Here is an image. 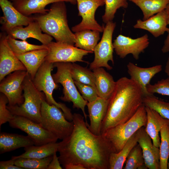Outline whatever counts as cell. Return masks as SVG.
Returning a JSON list of instances; mask_svg holds the SVG:
<instances>
[{"label": "cell", "mask_w": 169, "mask_h": 169, "mask_svg": "<svg viewBox=\"0 0 169 169\" xmlns=\"http://www.w3.org/2000/svg\"><path fill=\"white\" fill-rule=\"evenodd\" d=\"M72 121L71 134L59 142V160L63 168L80 164L85 169H109L110 154L115 152L111 142L103 135L92 133L80 114H74Z\"/></svg>", "instance_id": "1"}, {"label": "cell", "mask_w": 169, "mask_h": 169, "mask_svg": "<svg viewBox=\"0 0 169 169\" xmlns=\"http://www.w3.org/2000/svg\"><path fill=\"white\" fill-rule=\"evenodd\" d=\"M143 97L139 86L130 78L124 77L116 81L102 123L100 134L130 120L143 104Z\"/></svg>", "instance_id": "2"}, {"label": "cell", "mask_w": 169, "mask_h": 169, "mask_svg": "<svg viewBox=\"0 0 169 169\" xmlns=\"http://www.w3.org/2000/svg\"><path fill=\"white\" fill-rule=\"evenodd\" d=\"M33 17L42 31L53 37L56 42L74 45L75 39L68 25L65 2L54 3L46 13Z\"/></svg>", "instance_id": "3"}, {"label": "cell", "mask_w": 169, "mask_h": 169, "mask_svg": "<svg viewBox=\"0 0 169 169\" xmlns=\"http://www.w3.org/2000/svg\"><path fill=\"white\" fill-rule=\"evenodd\" d=\"M23 89L24 99L23 104L20 106L7 105V108L13 115L23 116L39 123L41 105L46 100L45 95L36 89L28 73L23 82Z\"/></svg>", "instance_id": "4"}, {"label": "cell", "mask_w": 169, "mask_h": 169, "mask_svg": "<svg viewBox=\"0 0 169 169\" xmlns=\"http://www.w3.org/2000/svg\"><path fill=\"white\" fill-rule=\"evenodd\" d=\"M146 107L142 104L128 120L109 129L101 135L111 142L115 152L117 153L140 128L146 126Z\"/></svg>", "instance_id": "5"}, {"label": "cell", "mask_w": 169, "mask_h": 169, "mask_svg": "<svg viewBox=\"0 0 169 169\" xmlns=\"http://www.w3.org/2000/svg\"><path fill=\"white\" fill-rule=\"evenodd\" d=\"M72 63L57 62L54 63L56 68V73L52 75L55 82L61 84L63 87V95L59 98L63 101L72 102L74 108L80 109L84 116L87 126V120L85 107L88 101L84 100L79 93L75 85L71 73Z\"/></svg>", "instance_id": "6"}, {"label": "cell", "mask_w": 169, "mask_h": 169, "mask_svg": "<svg viewBox=\"0 0 169 169\" xmlns=\"http://www.w3.org/2000/svg\"><path fill=\"white\" fill-rule=\"evenodd\" d=\"M39 124L58 139L63 140L69 136L74 128L73 121H69L61 110L46 100L42 102Z\"/></svg>", "instance_id": "7"}, {"label": "cell", "mask_w": 169, "mask_h": 169, "mask_svg": "<svg viewBox=\"0 0 169 169\" xmlns=\"http://www.w3.org/2000/svg\"><path fill=\"white\" fill-rule=\"evenodd\" d=\"M53 67V63L44 61L33 80V84L38 90L44 93L46 100L49 104L55 105L60 109L67 120L70 121H72L73 114L70 109L64 104L57 102L53 97L52 95L54 90L59 87L51 74Z\"/></svg>", "instance_id": "8"}, {"label": "cell", "mask_w": 169, "mask_h": 169, "mask_svg": "<svg viewBox=\"0 0 169 169\" xmlns=\"http://www.w3.org/2000/svg\"><path fill=\"white\" fill-rule=\"evenodd\" d=\"M116 27V23L112 21L106 23L103 31L101 40L95 47L94 52V59L90 64V68L93 70L100 67H105L108 70L112 69V67L108 63L114 61L113 52L114 49L112 42V35Z\"/></svg>", "instance_id": "9"}, {"label": "cell", "mask_w": 169, "mask_h": 169, "mask_svg": "<svg viewBox=\"0 0 169 169\" xmlns=\"http://www.w3.org/2000/svg\"><path fill=\"white\" fill-rule=\"evenodd\" d=\"M8 123L11 127L19 129L27 133L35 146L55 142L58 140L39 123L25 117L13 115Z\"/></svg>", "instance_id": "10"}, {"label": "cell", "mask_w": 169, "mask_h": 169, "mask_svg": "<svg viewBox=\"0 0 169 169\" xmlns=\"http://www.w3.org/2000/svg\"><path fill=\"white\" fill-rule=\"evenodd\" d=\"M48 53L44 61L50 63H74L77 61L88 63L83 59L84 56L93 52L83 50L74 45L52 41L47 45Z\"/></svg>", "instance_id": "11"}, {"label": "cell", "mask_w": 169, "mask_h": 169, "mask_svg": "<svg viewBox=\"0 0 169 169\" xmlns=\"http://www.w3.org/2000/svg\"><path fill=\"white\" fill-rule=\"evenodd\" d=\"M79 11L78 15L81 21L72 28L75 33L86 30L103 32L104 27L100 25L95 20V14L97 8L105 4V0H76Z\"/></svg>", "instance_id": "12"}, {"label": "cell", "mask_w": 169, "mask_h": 169, "mask_svg": "<svg viewBox=\"0 0 169 169\" xmlns=\"http://www.w3.org/2000/svg\"><path fill=\"white\" fill-rule=\"evenodd\" d=\"M27 74L26 71H15L0 81V91L7 98L8 105L20 106L24 102L23 82Z\"/></svg>", "instance_id": "13"}, {"label": "cell", "mask_w": 169, "mask_h": 169, "mask_svg": "<svg viewBox=\"0 0 169 169\" xmlns=\"http://www.w3.org/2000/svg\"><path fill=\"white\" fill-rule=\"evenodd\" d=\"M149 43L146 34L136 38L120 34L114 40L113 44L116 54L120 58H124L131 54L135 59L138 60L140 54L144 52Z\"/></svg>", "instance_id": "14"}, {"label": "cell", "mask_w": 169, "mask_h": 169, "mask_svg": "<svg viewBox=\"0 0 169 169\" xmlns=\"http://www.w3.org/2000/svg\"><path fill=\"white\" fill-rule=\"evenodd\" d=\"M7 34H0V81L9 74L17 71H26L22 63L8 45Z\"/></svg>", "instance_id": "15"}, {"label": "cell", "mask_w": 169, "mask_h": 169, "mask_svg": "<svg viewBox=\"0 0 169 169\" xmlns=\"http://www.w3.org/2000/svg\"><path fill=\"white\" fill-rule=\"evenodd\" d=\"M0 6L3 13L0 19L3 32L7 33L16 27L26 26L34 20L33 16L21 13L9 0H0Z\"/></svg>", "instance_id": "16"}, {"label": "cell", "mask_w": 169, "mask_h": 169, "mask_svg": "<svg viewBox=\"0 0 169 169\" xmlns=\"http://www.w3.org/2000/svg\"><path fill=\"white\" fill-rule=\"evenodd\" d=\"M137 133V142L141 148L147 168L160 169L159 148L153 145L151 139L145 130V127L140 128Z\"/></svg>", "instance_id": "17"}, {"label": "cell", "mask_w": 169, "mask_h": 169, "mask_svg": "<svg viewBox=\"0 0 169 169\" xmlns=\"http://www.w3.org/2000/svg\"><path fill=\"white\" fill-rule=\"evenodd\" d=\"M128 73L130 79L139 86L143 96L150 94L147 91V86L154 76L162 70L161 64L147 68L141 67L129 62L127 65Z\"/></svg>", "instance_id": "18"}, {"label": "cell", "mask_w": 169, "mask_h": 169, "mask_svg": "<svg viewBox=\"0 0 169 169\" xmlns=\"http://www.w3.org/2000/svg\"><path fill=\"white\" fill-rule=\"evenodd\" d=\"M109 100L99 97L95 100L87 103L90 121L88 127L95 135L101 134V125L107 112Z\"/></svg>", "instance_id": "19"}, {"label": "cell", "mask_w": 169, "mask_h": 169, "mask_svg": "<svg viewBox=\"0 0 169 169\" xmlns=\"http://www.w3.org/2000/svg\"><path fill=\"white\" fill-rule=\"evenodd\" d=\"M42 30L38 23L34 20L24 27L23 26L16 27L6 33L15 39L26 40L28 38L37 39L43 44L47 45L52 41L53 37Z\"/></svg>", "instance_id": "20"}, {"label": "cell", "mask_w": 169, "mask_h": 169, "mask_svg": "<svg viewBox=\"0 0 169 169\" xmlns=\"http://www.w3.org/2000/svg\"><path fill=\"white\" fill-rule=\"evenodd\" d=\"M59 2L77 4L76 0H15L12 2L15 8L23 14L29 16L33 14H44L49 9H46L49 4Z\"/></svg>", "instance_id": "21"}, {"label": "cell", "mask_w": 169, "mask_h": 169, "mask_svg": "<svg viewBox=\"0 0 169 169\" xmlns=\"http://www.w3.org/2000/svg\"><path fill=\"white\" fill-rule=\"evenodd\" d=\"M167 25V17L165 9L146 20H137L133 27L147 30L157 38L166 32Z\"/></svg>", "instance_id": "22"}, {"label": "cell", "mask_w": 169, "mask_h": 169, "mask_svg": "<svg viewBox=\"0 0 169 169\" xmlns=\"http://www.w3.org/2000/svg\"><path fill=\"white\" fill-rule=\"evenodd\" d=\"M48 53V49H46L15 55L23 64L27 72L33 80L39 68L44 61Z\"/></svg>", "instance_id": "23"}, {"label": "cell", "mask_w": 169, "mask_h": 169, "mask_svg": "<svg viewBox=\"0 0 169 169\" xmlns=\"http://www.w3.org/2000/svg\"><path fill=\"white\" fill-rule=\"evenodd\" d=\"M34 145L28 136L2 132L0 133V154Z\"/></svg>", "instance_id": "24"}, {"label": "cell", "mask_w": 169, "mask_h": 169, "mask_svg": "<svg viewBox=\"0 0 169 169\" xmlns=\"http://www.w3.org/2000/svg\"><path fill=\"white\" fill-rule=\"evenodd\" d=\"M145 107L147 123L145 127V130L151 139L153 145L159 148L161 139L159 133L164 125L169 120L163 118L154 110Z\"/></svg>", "instance_id": "25"}, {"label": "cell", "mask_w": 169, "mask_h": 169, "mask_svg": "<svg viewBox=\"0 0 169 169\" xmlns=\"http://www.w3.org/2000/svg\"><path fill=\"white\" fill-rule=\"evenodd\" d=\"M95 78V84L99 97L109 99L114 91L116 81L112 76L103 67L93 70Z\"/></svg>", "instance_id": "26"}, {"label": "cell", "mask_w": 169, "mask_h": 169, "mask_svg": "<svg viewBox=\"0 0 169 169\" xmlns=\"http://www.w3.org/2000/svg\"><path fill=\"white\" fill-rule=\"evenodd\" d=\"M32 145L24 148L25 152L18 156H13L11 158H34L43 159L52 156L58 152L59 142H51L41 146Z\"/></svg>", "instance_id": "27"}, {"label": "cell", "mask_w": 169, "mask_h": 169, "mask_svg": "<svg viewBox=\"0 0 169 169\" xmlns=\"http://www.w3.org/2000/svg\"><path fill=\"white\" fill-rule=\"evenodd\" d=\"M137 144L136 132L127 141L120 151L111 153L109 159V169H122L130 152Z\"/></svg>", "instance_id": "28"}, {"label": "cell", "mask_w": 169, "mask_h": 169, "mask_svg": "<svg viewBox=\"0 0 169 169\" xmlns=\"http://www.w3.org/2000/svg\"><path fill=\"white\" fill-rule=\"evenodd\" d=\"M100 33L97 30H90L75 33L74 45L80 49L93 52L100 39Z\"/></svg>", "instance_id": "29"}, {"label": "cell", "mask_w": 169, "mask_h": 169, "mask_svg": "<svg viewBox=\"0 0 169 169\" xmlns=\"http://www.w3.org/2000/svg\"><path fill=\"white\" fill-rule=\"evenodd\" d=\"M138 6L141 10L145 20L165 10L169 0H128Z\"/></svg>", "instance_id": "30"}, {"label": "cell", "mask_w": 169, "mask_h": 169, "mask_svg": "<svg viewBox=\"0 0 169 169\" xmlns=\"http://www.w3.org/2000/svg\"><path fill=\"white\" fill-rule=\"evenodd\" d=\"M71 73L74 81L96 88L95 75L90 69L72 63Z\"/></svg>", "instance_id": "31"}, {"label": "cell", "mask_w": 169, "mask_h": 169, "mask_svg": "<svg viewBox=\"0 0 169 169\" xmlns=\"http://www.w3.org/2000/svg\"><path fill=\"white\" fill-rule=\"evenodd\" d=\"M160 132V169H167L169 157V120L164 125Z\"/></svg>", "instance_id": "32"}, {"label": "cell", "mask_w": 169, "mask_h": 169, "mask_svg": "<svg viewBox=\"0 0 169 169\" xmlns=\"http://www.w3.org/2000/svg\"><path fill=\"white\" fill-rule=\"evenodd\" d=\"M143 104L156 111L162 117L169 120V102L149 94L143 96Z\"/></svg>", "instance_id": "33"}, {"label": "cell", "mask_w": 169, "mask_h": 169, "mask_svg": "<svg viewBox=\"0 0 169 169\" xmlns=\"http://www.w3.org/2000/svg\"><path fill=\"white\" fill-rule=\"evenodd\" d=\"M124 169H147L141 148L137 144L130 152L125 162Z\"/></svg>", "instance_id": "34"}, {"label": "cell", "mask_w": 169, "mask_h": 169, "mask_svg": "<svg viewBox=\"0 0 169 169\" xmlns=\"http://www.w3.org/2000/svg\"><path fill=\"white\" fill-rule=\"evenodd\" d=\"M7 39L8 45L15 54H22L34 50L48 49L47 45L33 44L28 43L26 40H18L8 35Z\"/></svg>", "instance_id": "35"}, {"label": "cell", "mask_w": 169, "mask_h": 169, "mask_svg": "<svg viewBox=\"0 0 169 169\" xmlns=\"http://www.w3.org/2000/svg\"><path fill=\"white\" fill-rule=\"evenodd\" d=\"M53 155L43 159L19 158L15 159V165L23 169H47Z\"/></svg>", "instance_id": "36"}, {"label": "cell", "mask_w": 169, "mask_h": 169, "mask_svg": "<svg viewBox=\"0 0 169 169\" xmlns=\"http://www.w3.org/2000/svg\"><path fill=\"white\" fill-rule=\"evenodd\" d=\"M128 0H105V9L102 16V20L106 23L112 21L117 9L120 8H124L128 7Z\"/></svg>", "instance_id": "37"}, {"label": "cell", "mask_w": 169, "mask_h": 169, "mask_svg": "<svg viewBox=\"0 0 169 169\" xmlns=\"http://www.w3.org/2000/svg\"><path fill=\"white\" fill-rule=\"evenodd\" d=\"M74 82L82 97L88 102H92L99 97L96 88L74 81Z\"/></svg>", "instance_id": "38"}, {"label": "cell", "mask_w": 169, "mask_h": 169, "mask_svg": "<svg viewBox=\"0 0 169 169\" xmlns=\"http://www.w3.org/2000/svg\"><path fill=\"white\" fill-rule=\"evenodd\" d=\"M147 90L151 94L157 93L169 96V78L162 79L153 84H150Z\"/></svg>", "instance_id": "39"}, {"label": "cell", "mask_w": 169, "mask_h": 169, "mask_svg": "<svg viewBox=\"0 0 169 169\" xmlns=\"http://www.w3.org/2000/svg\"><path fill=\"white\" fill-rule=\"evenodd\" d=\"M8 100L7 97L1 93L0 95V127L3 124L8 122L13 115L7 108Z\"/></svg>", "instance_id": "40"}, {"label": "cell", "mask_w": 169, "mask_h": 169, "mask_svg": "<svg viewBox=\"0 0 169 169\" xmlns=\"http://www.w3.org/2000/svg\"><path fill=\"white\" fill-rule=\"evenodd\" d=\"M165 10L167 17L168 25H169V3ZM166 32L167 34L164 41L163 45L161 49V51L163 53L169 52V27L168 28Z\"/></svg>", "instance_id": "41"}, {"label": "cell", "mask_w": 169, "mask_h": 169, "mask_svg": "<svg viewBox=\"0 0 169 169\" xmlns=\"http://www.w3.org/2000/svg\"><path fill=\"white\" fill-rule=\"evenodd\" d=\"M15 160L11 159L10 160L6 161H0V169H23V168L18 167L15 165Z\"/></svg>", "instance_id": "42"}, {"label": "cell", "mask_w": 169, "mask_h": 169, "mask_svg": "<svg viewBox=\"0 0 169 169\" xmlns=\"http://www.w3.org/2000/svg\"><path fill=\"white\" fill-rule=\"evenodd\" d=\"M57 152L54 153L53 158L49 163L47 169H62V167L59 160V157L57 155Z\"/></svg>", "instance_id": "43"}, {"label": "cell", "mask_w": 169, "mask_h": 169, "mask_svg": "<svg viewBox=\"0 0 169 169\" xmlns=\"http://www.w3.org/2000/svg\"><path fill=\"white\" fill-rule=\"evenodd\" d=\"M64 168L65 169H85L82 165L80 164H71L66 165Z\"/></svg>", "instance_id": "44"}, {"label": "cell", "mask_w": 169, "mask_h": 169, "mask_svg": "<svg viewBox=\"0 0 169 169\" xmlns=\"http://www.w3.org/2000/svg\"><path fill=\"white\" fill-rule=\"evenodd\" d=\"M168 169H169V162H168Z\"/></svg>", "instance_id": "45"}, {"label": "cell", "mask_w": 169, "mask_h": 169, "mask_svg": "<svg viewBox=\"0 0 169 169\" xmlns=\"http://www.w3.org/2000/svg\"><path fill=\"white\" fill-rule=\"evenodd\" d=\"M10 0L11 1H12L13 2L15 0Z\"/></svg>", "instance_id": "46"}]
</instances>
